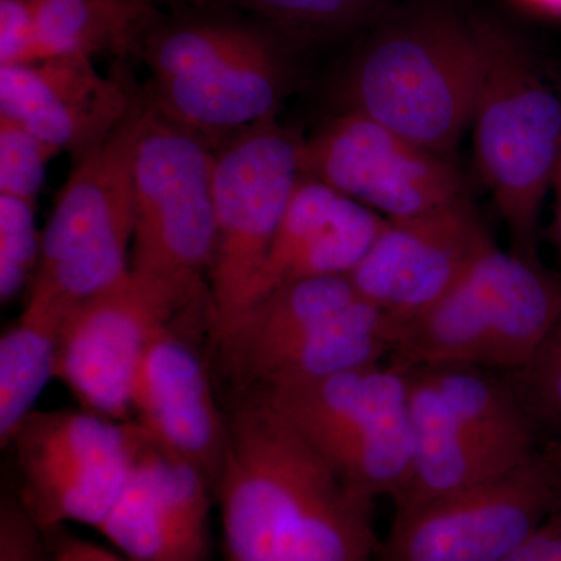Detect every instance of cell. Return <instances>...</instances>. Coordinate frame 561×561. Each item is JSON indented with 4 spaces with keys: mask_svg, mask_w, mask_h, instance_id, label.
Segmentation results:
<instances>
[{
    "mask_svg": "<svg viewBox=\"0 0 561 561\" xmlns=\"http://www.w3.org/2000/svg\"><path fill=\"white\" fill-rule=\"evenodd\" d=\"M214 496L225 561H375V497L354 489L256 390L227 413Z\"/></svg>",
    "mask_w": 561,
    "mask_h": 561,
    "instance_id": "6da1fadb",
    "label": "cell"
},
{
    "mask_svg": "<svg viewBox=\"0 0 561 561\" xmlns=\"http://www.w3.org/2000/svg\"><path fill=\"white\" fill-rule=\"evenodd\" d=\"M485 66V21L416 3L379 21L353 51L337 102L449 158L471 125Z\"/></svg>",
    "mask_w": 561,
    "mask_h": 561,
    "instance_id": "7a4b0ae2",
    "label": "cell"
},
{
    "mask_svg": "<svg viewBox=\"0 0 561 561\" xmlns=\"http://www.w3.org/2000/svg\"><path fill=\"white\" fill-rule=\"evenodd\" d=\"M290 44L239 18L158 14L136 51L149 68L153 108L210 140L276 116L291 84Z\"/></svg>",
    "mask_w": 561,
    "mask_h": 561,
    "instance_id": "3957f363",
    "label": "cell"
},
{
    "mask_svg": "<svg viewBox=\"0 0 561 561\" xmlns=\"http://www.w3.org/2000/svg\"><path fill=\"white\" fill-rule=\"evenodd\" d=\"M393 337V323L348 276H332L268 291L214 346L228 378L247 391L379 364Z\"/></svg>",
    "mask_w": 561,
    "mask_h": 561,
    "instance_id": "277c9868",
    "label": "cell"
},
{
    "mask_svg": "<svg viewBox=\"0 0 561 561\" xmlns=\"http://www.w3.org/2000/svg\"><path fill=\"white\" fill-rule=\"evenodd\" d=\"M486 66L472 114L479 173L511 236L538 257L542 203L561 164V90L515 33L485 21Z\"/></svg>",
    "mask_w": 561,
    "mask_h": 561,
    "instance_id": "5b68a950",
    "label": "cell"
},
{
    "mask_svg": "<svg viewBox=\"0 0 561 561\" xmlns=\"http://www.w3.org/2000/svg\"><path fill=\"white\" fill-rule=\"evenodd\" d=\"M561 319V278L540 261L490 250L432 308L394 330L401 367L474 365L515 373Z\"/></svg>",
    "mask_w": 561,
    "mask_h": 561,
    "instance_id": "8992f818",
    "label": "cell"
},
{
    "mask_svg": "<svg viewBox=\"0 0 561 561\" xmlns=\"http://www.w3.org/2000/svg\"><path fill=\"white\" fill-rule=\"evenodd\" d=\"M149 101L101 146L73 162L72 172L41 232L35 275L25 302L57 313L116 286L130 273L135 232V154Z\"/></svg>",
    "mask_w": 561,
    "mask_h": 561,
    "instance_id": "52a82bcc",
    "label": "cell"
},
{
    "mask_svg": "<svg viewBox=\"0 0 561 561\" xmlns=\"http://www.w3.org/2000/svg\"><path fill=\"white\" fill-rule=\"evenodd\" d=\"M354 489L397 497L411 476L408 368L379 362L256 390Z\"/></svg>",
    "mask_w": 561,
    "mask_h": 561,
    "instance_id": "ba28073f",
    "label": "cell"
},
{
    "mask_svg": "<svg viewBox=\"0 0 561 561\" xmlns=\"http://www.w3.org/2000/svg\"><path fill=\"white\" fill-rule=\"evenodd\" d=\"M216 231L213 146L149 101L135 154L130 272L201 301Z\"/></svg>",
    "mask_w": 561,
    "mask_h": 561,
    "instance_id": "9c48e42d",
    "label": "cell"
},
{
    "mask_svg": "<svg viewBox=\"0 0 561 561\" xmlns=\"http://www.w3.org/2000/svg\"><path fill=\"white\" fill-rule=\"evenodd\" d=\"M301 136L273 116L214 149L217 231L208 275L213 342L249 308L301 176Z\"/></svg>",
    "mask_w": 561,
    "mask_h": 561,
    "instance_id": "30bf717a",
    "label": "cell"
},
{
    "mask_svg": "<svg viewBox=\"0 0 561 561\" xmlns=\"http://www.w3.org/2000/svg\"><path fill=\"white\" fill-rule=\"evenodd\" d=\"M144 438L136 421L84 409L33 411L9 448L18 500L44 531L83 524L98 530L127 483Z\"/></svg>",
    "mask_w": 561,
    "mask_h": 561,
    "instance_id": "8fae6325",
    "label": "cell"
},
{
    "mask_svg": "<svg viewBox=\"0 0 561 561\" xmlns=\"http://www.w3.org/2000/svg\"><path fill=\"white\" fill-rule=\"evenodd\" d=\"M561 507V467L538 449L519 467L394 512L375 561H501Z\"/></svg>",
    "mask_w": 561,
    "mask_h": 561,
    "instance_id": "7c38bea8",
    "label": "cell"
},
{
    "mask_svg": "<svg viewBox=\"0 0 561 561\" xmlns=\"http://www.w3.org/2000/svg\"><path fill=\"white\" fill-rule=\"evenodd\" d=\"M195 306L160 283L128 273L65 317L55 379L84 411L133 421V381L147 346L165 324Z\"/></svg>",
    "mask_w": 561,
    "mask_h": 561,
    "instance_id": "4fadbf2b",
    "label": "cell"
},
{
    "mask_svg": "<svg viewBox=\"0 0 561 561\" xmlns=\"http://www.w3.org/2000/svg\"><path fill=\"white\" fill-rule=\"evenodd\" d=\"M301 173L387 220L412 219L465 195L449 158L353 111H339L302 139Z\"/></svg>",
    "mask_w": 561,
    "mask_h": 561,
    "instance_id": "5bb4252c",
    "label": "cell"
},
{
    "mask_svg": "<svg viewBox=\"0 0 561 561\" xmlns=\"http://www.w3.org/2000/svg\"><path fill=\"white\" fill-rule=\"evenodd\" d=\"M493 249L485 221L463 195L419 217L387 221L348 278L397 330L442 300Z\"/></svg>",
    "mask_w": 561,
    "mask_h": 561,
    "instance_id": "9a60e30c",
    "label": "cell"
},
{
    "mask_svg": "<svg viewBox=\"0 0 561 561\" xmlns=\"http://www.w3.org/2000/svg\"><path fill=\"white\" fill-rule=\"evenodd\" d=\"M213 496L194 465L144 431L127 483L98 531L133 561H206Z\"/></svg>",
    "mask_w": 561,
    "mask_h": 561,
    "instance_id": "2e32d148",
    "label": "cell"
},
{
    "mask_svg": "<svg viewBox=\"0 0 561 561\" xmlns=\"http://www.w3.org/2000/svg\"><path fill=\"white\" fill-rule=\"evenodd\" d=\"M186 312L158 331L147 346L133 381L131 415L151 438L194 465L216 490L227 451V413L217 404L192 332L181 327Z\"/></svg>",
    "mask_w": 561,
    "mask_h": 561,
    "instance_id": "e0dca14e",
    "label": "cell"
},
{
    "mask_svg": "<svg viewBox=\"0 0 561 561\" xmlns=\"http://www.w3.org/2000/svg\"><path fill=\"white\" fill-rule=\"evenodd\" d=\"M138 101L87 55L0 68V114L68 151L72 161L108 139Z\"/></svg>",
    "mask_w": 561,
    "mask_h": 561,
    "instance_id": "ac0fdd59",
    "label": "cell"
},
{
    "mask_svg": "<svg viewBox=\"0 0 561 561\" xmlns=\"http://www.w3.org/2000/svg\"><path fill=\"white\" fill-rule=\"evenodd\" d=\"M387 221L330 184L301 173L250 305L295 280L348 276Z\"/></svg>",
    "mask_w": 561,
    "mask_h": 561,
    "instance_id": "d6986e66",
    "label": "cell"
},
{
    "mask_svg": "<svg viewBox=\"0 0 561 561\" xmlns=\"http://www.w3.org/2000/svg\"><path fill=\"white\" fill-rule=\"evenodd\" d=\"M35 11L41 60L130 54L158 16L151 0H35Z\"/></svg>",
    "mask_w": 561,
    "mask_h": 561,
    "instance_id": "ffe728a7",
    "label": "cell"
},
{
    "mask_svg": "<svg viewBox=\"0 0 561 561\" xmlns=\"http://www.w3.org/2000/svg\"><path fill=\"white\" fill-rule=\"evenodd\" d=\"M62 319L25 302L0 337V445L9 448L22 421L55 379Z\"/></svg>",
    "mask_w": 561,
    "mask_h": 561,
    "instance_id": "44dd1931",
    "label": "cell"
},
{
    "mask_svg": "<svg viewBox=\"0 0 561 561\" xmlns=\"http://www.w3.org/2000/svg\"><path fill=\"white\" fill-rule=\"evenodd\" d=\"M287 39H317L375 20L393 0H228Z\"/></svg>",
    "mask_w": 561,
    "mask_h": 561,
    "instance_id": "7402d4cb",
    "label": "cell"
},
{
    "mask_svg": "<svg viewBox=\"0 0 561 561\" xmlns=\"http://www.w3.org/2000/svg\"><path fill=\"white\" fill-rule=\"evenodd\" d=\"M507 376L538 435L561 440V319L522 370Z\"/></svg>",
    "mask_w": 561,
    "mask_h": 561,
    "instance_id": "603a6c76",
    "label": "cell"
},
{
    "mask_svg": "<svg viewBox=\"0 0 561 561\" xmlns=\"http://www.w3.org/2000/svg\"><path fill=\"white\" fill-rule=\"evenodd\" d=\"M41 253L35 203L0 194V298L10 302L27 290Z\"/></svg>",
    "mask_w": 561,
    "mask_h": 561,
    "instance_id": "cb8c5ba5",
    "label": "cell"
},
{
    "mask_svg": "<svg viewBox=\"0 0 561 561\" xmlns=\"http://www.w3.org/2000/svg\"><path fill=\"white\" fill-rule=\"evenodd\" d=\"M58 147L0 114V194L35 203Z\"/></svg>",
    "mask_w": 561,
    "mask_h": 561,
    "instance_id": "d4e9b609",
    "label": "cell"
},
{
    "mask_svg": "<svg viewBox=\"0 0 561 561\" xmlns=\"http://www.w3.org/2000/svg\"><path fill=\"white\" fill-rule=\"evenodd\" d=\"M0 561H54L46 531L14 494L0 502Z\"/></svg>",
    "mask_w": 561,
    "mask_h": 561,
    "instance_id": "484cf974",
    "label": "cell"
},
{
    "mask_svg": "<svg viewBox=\"0 0 561 561\" xmlns=\"http://www.w3.org/2000/svg\"><path fill=\"white\" fill-rule=\"evenodd\" d=\"M39 60L35 0H0V68Z\"/></svg>",
    "mask_w": 561,
    "mask_h": 561,
    "instance_id": "4316f807",
    "label": "cell"
},
{
    "mask_svg": "<svg viewBox=\"0 0 561 561\" xmlns=\"http://www.w3.org/2000/svg\"><path fill=\"white\" fill-rule=\"evenodd\" d=\"M54 561H133L119 552L70 534L68 527L46 531Z\"/></svg>",
    "mask_w": 561,
    "mask_h": 561,
    "instance_id": "83f0119b",
    "label": "cell"
},
{
    "mask_svg": "<svg viewBox=\"0 0 561 561\" xmlns=\"http://www.w3.org/2000/svg\"><path fill=\"white\" fill-rule=\"evenodd\" d=\"M501 561H561V507L529 540Z\"/></svg>",
    "mask_w": 561,
    "mask_h": 561,
    "instance_id": "f1b7e54d",
    "label": "cell"
},
{
    "mask_svg": "<svg viewBox=\"0 0 561 561\" xmlns=\"http://www.w3.org/2000/svg\"><path fill=\"white\" fill-rule=\"evenodd\" d=\"M553 194H556V219H553V238H556L557 247H559V253L561 257V164L559 172H557L556 181H553L552 187Z\"/></svg>",
    "mask_w": 561,
    "mask_h": 561,
    "instance_id": "f546056e",
    "label": "cell"
},
{
    "mask_svg": "<svg viewBox=\"0 0 561 561\" xmlns=\"http://www.w3.org/2000/svg\"><path fill=\"white\" fill-rule=\"evenodd\" d=\"M537 9L553 11V13H561V0H523Z\"/></svg>",
    "mask_w": 561,
    "mask_h": 561,
    "instance_id": "4dcf8cb0",
    "label": "cell"
},
{
    "mask_svg": "<svg viewBox=\"0 0 561 561\" xmlns=\"http://www.w3.org/2000/svg\"><path fill=\"white\" fill-rule=\"evenodd\" d=\"M542 448L548 449V453L551 454L553 459H556L557 463L561 467V440L546 443Z\"/></svg>",
    "mask_w": 561,
    "mask_h": 561,
    "instance_id": "1f68e13d",
    "label": "cell"
},
{
    "mask_svg": "<svg viewBox=\"0 0 561 561\" xmlns=\"http://www.w3.org/2000/svg\"><path fill=\"white\" fill-rule=\"evenodd\" d=\"M157 5V2H181V0H151Z\"/></svg>",
    "mask_w": 561,
    "mask_h": 561,
    "instance_id": "d6a6232c",
    "label": "cell"
}]
</instances>
